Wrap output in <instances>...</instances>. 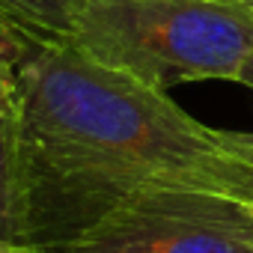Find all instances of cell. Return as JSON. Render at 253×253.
<instances>
[{
  "label": "cell",
  "mask_w": 253,
  "mask_h": 253,
  "mask_svg": "<svg viewBox=\"0 0 253 253\" xmlns=\"http://www.w3.org/2000/svg\"><path fill=\"white\" fill-rule=\"evenodd\" d=\"M0 238L3 241L33 238L30 176L18 122L0 125Z\"/></svg>",
  "instance_id": "obj_4"
},
{
  "label": "cell",
  "mask_w": 253,
  "mask_h": 253,
  "mask_svg": "<svg viewBox=\"0 0 253 253\" xmlns=\"http://www.w3.org/2000/svg\"><path fill=\"white\" fill-rule=\"evenodd\" d=\"M238 3H247V6H250V9H253V0H238Z\"/></svg>",
  "instance_id": "obj_10"
},
{
  "label": "cell",
  "mask_w": 253,
  "mask_h": 253,
  "mask_svg": "<svg viewBox=\"0 0 253 253\" xmlns=\"http://www.w3.org/2000/svg\"><path fill=\"white\" fill-rule=\"evenodd\" d=\"M214 134H217V143H220L226 152H232V155H238V158H244V161L253 164V128H250V131L214 128Z\"/></svg>",
  "instance_id": "obj_7"
},
{
  "label": "cell",
  "mask_w": 253,
  "mask_h": 253,
  "mask_svg": "<svg viewBox=\"0 0 253 253\" xmlns=\"http://www.w3.org/2000/svg\"><path fill=\"white\" fill-rule=\"evenodd\" d=\"M247 209H250V211H253V203H247Z\"/></svg>",
  "instance_id": "obj_11"
},
{
  "label": "cell",
  "mask_w": 253,
  "mask_h": 253,
  "mask_svg": "<svg viewBox=\"0 0 253 253\" xmlns=\"http://www.w3.org/2000/svg\"><path fill=\"white\" fill-rule=\"evenodd\" d=\"M51 253H253V211L214 191L149 185Z\"/></svg>",
  "instance_id": "obj_3"
},
{
  "label": "cell",
  "mask_w": 253,
  "mask_h": 253,
  "mask_svg": "<svg viewBox=\"0 0 253 253\" xmlns=\"http://www.w3.org/2000/svg\"><path fill=\"white\" fill-rule=\"evenodd\" d=\"M72 0H0V15L39 39H66Z\"/></svg>",
  "instance_id": "obj_6"
},
{
  "label": "cell",
  "mask_w": 253,
  "mask_h": 253,
  "mask_svg": "<svg viewBox=\"0 0 253 253\" xmlns=\"http://www.w3.org/2000/svg\"><path fill=\"white\" fill-rule=\"evenodd\" d=\"M0 253H51V250L42 244H33V241H3L0 238Z\"/></svg>",
  "instance_id": "obj_8"
},
{
  "label": "cell",
  "mask_w": 253,
  "mask_h": 253,
  "mask_svg": "<svg viewBox=\"0 0 253 253\" xmlns=\"http://www.w3.org/2000/svg\"><path fill=\"white\" fill-rule=\"evenodd\" d=\"M235 84H241V86H247V89H253V54L247 57V63L241 66V72H238V81Z\"/></svg>",
  "instance_id": "obj_9"
},
{
  "label": "cell",
  "mask_w": 253,
  "mask_h": 253,
  "mask_svg": "<svg viewBox=\"0 0 253 253\" xmlns=\"http://www.w3.org/2000/svg\"><path fill=\"white\" fill-rule=\"evenodd\" d=\"M33 244L57 247L116 200L149 185H191L253 203V164L226 152L214 128L155 89L66 39H42L21 63Z\"/></svg>",
  "instance_id": "obj_1"
},
{
  "label": "cell",
  "mask_w": 253,
  "mask_h": 253,
  "mask_svg": "<svg viewBox=\"0 0 253 253\" xmlns=\"http://www.w3.org/2000/svg\"><path fill=\"white\" fill-rule=\"evenodd\" d=\"M66 42L155 89L238 81L253 9L238 0H72Z\"/></svg>",
  "instance_id": "obj_2"
},
{
  "label": "cell",
  "mask_w": 253,
  "mask_h": 253,
  "mask_svg": "<svg viewBox=\"0 0 253 253\" xmlns=\"http://www.w3.org/2000/svg\"><path fill=\"white\" fill-rule=\"evenodd\" d=\"M36 42H42V39L0 15V125L18 122L21 63Z\"/></svg>",
  "instance_id": "obj_5"
}]
</instances>
